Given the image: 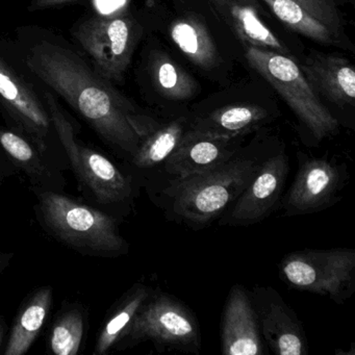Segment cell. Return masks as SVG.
Wrapping results in <instances>:
<instances>
[{"label": "cell", "mask_w": 355, "mask_h": 355, "mask_svg": "<svg viewBox=\"0 0 355 355\" xmlns=\"http://www.w3.org/2000/svg\"><path fill=\"white\" fill-rule=\"evenodd\" d=\"M88 327V307L83 303L64 301L47 334V352L78 355L86 344Z\"/></svg>", "instance_id": "22"}, {"label": "cell", "mask_w": 355, "mask_h": 355, "mask_svg": "<svg viewBox=\"0 0 355 355\" xmlns=\"http://www.w3.org/2000/svg\"><path fill=\"white\" fill-rule=\"evenodd\" d=\"M259 331L272 352L277 355H305L309 342L302 323L292 307L272 286H257L249 292Z\"/></svg>", "instance_id": "13"}, {"label": "cell", "mask_w": 355, "mask_h": 355, "mask_svg": "<svg viewBox=\"0 0 355 355\" xmlns=\"http://www.w3.org/2000/svg\"><path fill=\"white\" fill-rule=\"evenodd\" d=\"M218 9L245 44L292 58L290 49L261 21L253 0H224Z\"/></svg>", "instance_id": "21"}, {"label": "cell", "mask_w": 355, "mask_h": 355, "mask_svg": "<svg viewBox=\"0 0 355 355\" xmlns=\"http://www.w3.org/2000/svg\"><path fill=\"white\" fill-rule=\"evenodd\" d=\"M71 36L99 76L120 83L132 62L141 32L134 18L120 11L80 20L72 28Z\"/></svg>", "instance_id": "9"}, {"label": "cell", "mask_w": 355, "mask_h": 355, "mask_svg": "<svg viewBox=\"0 0 355 355\" xmlns=\"http://www.w3.org/2000/svg\"><path fill=\"white\" fill-rule=\"evenodd\" d=\"M53 298V286H42L24 299L14 318L3 355H24L30 351L51 317Z\"/></svg>", "instance_id": "18"}, {"label": "cell", "mask_w": 355, "mask_h": 355, "mask_svg": "<svg viewBox=\"0 0 355 355\" xmlns=\"http://www.w3.org/2000/svg\"><path fill=\"white\" fill-rule=\"evenodd\" d=\"M274 149L252 142L218 167L166 182L149 196L170 221L207 227L232 207Z\"/></svg>", "instance_id": "2"}, {"label": "cell", "mask_w": 355, "mask_h": 355, "mask_svg": "<svg viewBox=\"0 0 355 355\" xmlns=\"http://www.w3.org/2000/svg\"><path fill=\"white\" fill-rule=\"evenodd\" d=\"M189 130V118L180 117L157 123L142 115L138 130L141 140L130 159L120 164L141 188L148 189L162 167L182 142Z\"/></svg>", "instance_id": "14"}, {"label": "cell", "mask_w": 355, "mask_h": 355, "mask_svg": "<svg viewBox=\"0 0 355 355\" xmlns=\"http://www.w3.org/2000/svg\"><path fill=\"white\" fill-rule=\"evenodd\" d=\"M221 352L224 355L267 353L249 291L234 284L228 293L221 320Z\"/></svg>", "instance_id": "15"}, {"label": "cell", "mask_w": 355, "mask_h": 355, "mask_svg": "<svg viewBox=\"0 0 355 355\" xmlns=\"http://www.w3.org/2000/svg\"><path fill=\"white\" fill-rule=\"evenodd\" d=\"M300 69L315 93L338 107L354 105L355 70L348 60L313 53Z\"/></svg>", "instance_id": "17"}, {"label": "cell", "mask_w": 355, "mask_h": 355, "mask_svg": "<svg viewBox=\"0 0 355 355\" xmlns=\"http://www.w3.org/2000/svg\"><path fill=\"white\" fill-rule=\"evenodd\" d=\"M76 0H32L28 10L30 11H42V10L51 9V8L60 7L66 3H72Z\"/></svg>", "instance_id": "28"}, {"label": "cell", "mask_w": 355, "mask_h": 355, "mask_svg": "<svg viewBox=\"0 0 355 355\" xmlns=\"http://www.w3.org/2000/svg\"><path fill=\"white\" fill-rule=\"evenodd\" d=\"M151 342L159 352L180 351L199 354L200 324L192 309L173 295L153 290L115 350L132 348Z\"/></svg>", "instance_id": "5"}, {"label": "cell", "mask_w": 355, "mask_h": 355, "mask_svg": "<svg viewBox=\"0 0 355 355\" xmlns=\"http://www.w3.org/2000/svg\"><path fill=\"white\" fill-rule=\"evenodd\" d=\"M174 44L195 65L211 69L219 63V55L211 35L205 24L192 16L174 20L170 26Z\"/></svg>", "instance_id": "23"}, {"label": "cell", "mask_w": 355, "mask_h": 355, "mask_svg": "<svg viewBox=\"0 0 355 355\" xmlns=\"http://www.w3.org/2000/svg\"><path fill=\"white\" fill-rule=\"evenodd\" d=\"M15 253L14 252H0V276L6 273L10 266L13 263Z\"/></svg>", "instance_id": "29"}, {"label": "cell", "mask_w": 355, "mask_h": 355, "mask_svg": "<svg viewBox=\"0 0 355 355\" xmlns=\"http://www.w3.org/2000/svg\"><path fill=\"white\" fill-rule=\"evenodd\" d=\"M42 96L83 199L121 223L134 213L140 187L121 165L78 138L76 124L51 91L45 89Z\"/></svg>", "instance_id": "3"}, {"label": "cell", "mask_w": 355, "mask_h": 355, "mask_svg": "<svg viewBox=\"0 0 355 355\" xmlns=\"http://www.w3.org/2000/svg\"><path fill=\"white\" fill-rule=\"evenodd\" d=\"M288 172L290 162L284 147L274 149L242 194L218 220L219 225L251 226L269 217L279 205Z\"/></svg>", "instance_id": "11"}, {"label": "cell", "mask_w": 355, "mask_h": 355, "mask_svg": "<svg viewBox=\"0 0 355 355\" xmlns=\"http://www.w3.org/2000/svg\"><path fill=\"white\" fill-rule=\"evenodd\" d=\"M28 69L59 95L98 138L125 163L140 143L135 121L139 112L111 82L62 43L43 39L24 51Z\"/></svg>", "instance_id": "1"}, {"label": "cell", "mask_w": 355, "mask_h": 355, "mask_svg": "<svg viewBox=\"0 0 355 355\" xmlns=\"http://www.w3.org/2000/svg\"><path fill=\"white\" fill-rule=\"evenodd\" d=\"M309 15L321 22L332 35L340 41L343 36V20L336 0H293Z\"/></svg>", "instance_id": "26"}, {"label": "cell", "mask_w": 355, "mask_h": 355, "mask_svg": "<svg viewBox=\"0 0 355 355\" xmlns=\"http://www.w3.org/2000/svg\"><path fill=\"white\" fill-rule=\"evenodd\" d=\"M149 72L155 88L166 98L186 101L196 93V82L165 53H153Z\"/></svg>", "instance_id": "24"}, {"label": "cell", "mask_w": 355, "mask_h": 355, "mask_svg": "<svg viewBox=\"0 0 355 355\" xmlns=\"http://www.w3.org/2000/svg\"><path fill=\"white\" fill-rule=\"evenodd\" d=\"M0 109L12 130L21 134L49 155L64 172L69 170L67 157L53 128L44 98L35 91L0 55Z\"/></svg>", "instance_id": "7"}, {"label": "cell", "mask_w": 355, "mask_h": 355, "mask_svg": "<svg viewBox=\"0 0 355 355\" xmlns=\"http://www.w3.org/2000/svg\"><path fill=\"white\" fill-rule=\"evenodd\" d=\"M36 219L49 236L84 257L116 259L130 244L115 218L64 192L32 191Z\"/></svg>", "instance_id": "4"}, {"label": "cell", "mask_w": 355, "mask_h": 355, "mask_svg": "<svg viewBox=\"0 0 355 355\" xmlns=\"http://www.w3.org/2000/svg\"><path fill=\"white\" fill-rule=\"evenodd\" d=\"M298 171L282 195L284 216L311 215L334 207L349 180L346 164L299 153Z\"/></svg>", "instance_id": "10"}, {"label": "cell", "mask_w": 355, "mask_h": 355, "mask_svg": "<svg viewBox=\"0 0 355 355\" xmlns=\"http://www.w3.org/2000/svg\"><path fill=\"white\" fill-rule=\"evenodd\" d=\"M153 290L144 282H136L112 305L97 332L93 354L107 355L115 350Z\"/></svg>", "instance_id": "20"}, {"label": "cell", "mask_w": 355, "mask_h": 355, "mask_svg": "<svg viewBox=\"0 0 355 355\" xmlns=\"http://www.w3.org/2000/svg\"><path fill=\"white\" fill-rule=\"evenodd\" d=\"M270 119V113L252 103L230 105L205 115L189 119V128L201 134L216 137L247 136L261 128Z\"/></svg>", "instance_id": "19"}, {"label": "cell", "mask_w": 355, "mask_h": 355, "mask_svg": "<svg viewBox=\"0 0 355 355\" xmlns=\"http://www.w3.org/2000/svg\"><path fill=\"white\" fill-rule=\"evenodd\" d=\"M245 137L209 136L189 128L147 192L150 194L166 182L203 173L225 163L242 148Z\"/></svg>", "instance_id": "12"}, {"label": "cell", "mask_w": 355, "mask_h": 355, "mask_svg": "<svg viewBox=\"0 0 355 355\" xmlns=\"http://www.w3.org/2000/svg\"><path fill=\"white\" fill-rule=\"evenodd\" d=\"M0 151L17 173L24 174L32 191L65 192L64 171L34 143L9 126H0Z\"/></svg>", "instance_id": "16"}, {"label": "cell", "mask_w": 355, "mask_h": 355, "mask_svg": "<svg viewBox=\"0 0 355 355\" xmlns=\"http://www.w3.org/2000/svg\"><path fill=\"white\" fill-rule=\"evenodd\" d=\"M274 15L291 30L322 45H338L340 41L325 26L309 15L293 0H263Z\"/></svg>", "instance_id": "25"}, {"label": "cell", "mask_w": 355, "mask_h": 355, "mask_svg": "<svg viewBox=\"0 0 355 355\" xmlns=\"http://www.w3.org/2000/svg\"><path fill=\"white\" fill-rule=\"evenodd\" d=\"M279 276L296 290L344 304L354 294L355 250L305 249L288 253L279 263Z\"/></svg>", "instance_id": "8"}, {"label": "cell", "mask_w": 355, "mask_h": 355, "mask_svg": "<svg viewBox=\"0 0 355 355\" xmlns=\"http://www.w3.org/2000/svg\"><path fill=\"white\" fill-rule=\"evenodd\" d=\"M245 55L249 65L277 91L317 142L338 132V119L318 98L292 58L250 45H246Z\"/></svg>", "instance_id": "6"}, {"label": "cell", "mask_w": 355, "mask_h": 355, "mask_svg": "<svg viewBox=\"0 0 355 355\" xmlns=\"http://www.w3.org/2000/svg\"><path fill=\"white\" fill-rule=\"evenodd\" d=\"M224 0H215V3L217 5V7H220V6L223 3Z\"/></svg>", "instance_id": "31"}, {"label": "cell", "mask_w": 355, "mask_h": 355, "mask_svg": "<svg viewBox=\"0 0 355 355\" xmlns=\"http://www.w3.org/2000/svg\"><path fill=\"white\" fill-rule=\"evenodd\" d=\"M9 331L7 321L3 315H0V354L3 352L6 343H7V334Z\"/></svg>", "instance_id": "30"}, {"label": "cell", "mask_w": 355, "mask_h": 355, "mask_svg": "<svg viewBox=\"0 0 355 355\" xmlns=\"http://www.w3.org/2000/svg\"><path fill=\"white\" fill-rule=\"evenodd\" d=\"M17 174L15 168L10 163L9 159L0 151V189L5 186L6 182Z\"/></svg>", "instance_id": "27"}]
</instances>
